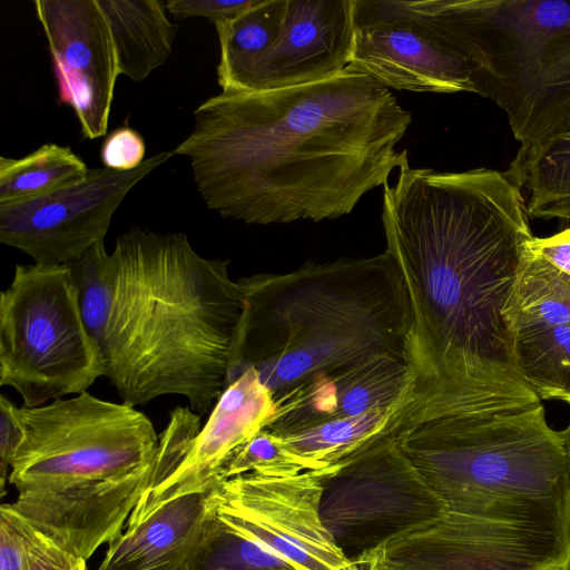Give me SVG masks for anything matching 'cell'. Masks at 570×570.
I'll use <instances>...</instances> for the list:
<instances>
[{
    "label": "cell",
    "mask_w": 570,
    "mask_h": 570,
    "mask_svg": "<svg viewBox=\"0 0 570 570\" xmlns=\"http://www.w3.org/2000/svg\"><path fill=\"white\" fill-rule=\"evenodd\" d=\"M275 413L272 392L255 368H247L226 386L174 470L145 489L126 529L174 499L213 490L235 454L273 421Z\"/></svg>",
    "instance_id": "obj_13"
},
{
    "label": "cell",
    "mask_w": 570,
    "mask_h": 570,
    "mask_svg": "<svg viewBox=\"0 0 570 570\" xmlns=\"http://www.w3.org/2000/svg\"><path fill=\"white\" fill-rule=\"evenodd\" d=\"M26 570H86V561L59 548L26 521Z\"/></svg>",
    "instance_id": "obj_27"
},
{
    "label": "cell",
    "mask_w": 570,
    "mask_h": 570,
    "mask_svg": "<svg viewBox=\"0 0 570 570\" xmlns=\"http://www.w3.org/2000/svg\"><path fill=\"white\" fill-rule=\"evenodd\" d=\"M215 519L214 489L174 499L110 541L97 570H185Z\"/></svg>",
    "instance_id": "obj_17"
},
{
    "label": "cell",
    "mask_w": 570,
    "mask_h": 570,
    "mask_svg": "<svg viewBox=\"0 0 570 570\" xmlns=\"http://www.w3.org/2000/svg\"><path fill=\"white\" fill-rule=\"evenodd\" d=\"M353 41L354 0H288L282 32L243 92L334 77L348 67Z\"/></svg>",
    "instance_id": "obj_15"
},
{
    "label": "cell",
    "mask_w": 570,
    "mask_h": 570,
    "mask_svg": "<svg viewBox=\"0 0 570 570\" xmlns=\"http://www.w3.org/2000/svg\"><path fill=\"white\" fill-rule=\"evenodd\" d=\"M288 0H256L237 17L215 24L219 40L217 81L223 92H243L255 67L276 43Z\"/></svg>",
    "instance_id": "obj_20"
},
{
    "label": "cell",
    "mask_w": 570,
    "mask_h": 570,
    "mask_svg": "<svg viewBox=\"0 0 570 570\" xmlns=\"http://www.w3.org/2000/svg\"><path fill=\"white\" fill-rule=\"evenodd\" d=\"M238 284L244 312L227 385L253 367L275 400L381 355L415 365L407 295L386 250L254 274Z\"/></svg>",
    "instance_id": "obj_4"
},
{
    "label": "cell",
    "mask_w": 570,
    "mask_h": 570,
    "mask_svg": "<svg viewBox=\"0 0 570 570\" xmlns=\"http://www.w3.org/2000/svg\"><path fill=\"white\" fill-rule=\"evenodd\" d=\"M396 1L479 68L521 146L570 121V1Z\"/></svg>",
    "instance_id": "obj_5"
},
{
    "label": "cell",
    "mask_w": 570,
    "mask_h": 570,
    "mask_svg": "<svg viewBox=\"0 0 570 570\" xmlns=\"http://www.w3.org/2000/svg\"><path fill=\"white\" fill-rule=\"evenodd\" d=\"M331 468L292 476L245 473L227 479L214 488L216 519L232 534L266 548L294 570H347L352 561L321 517Z\"/></svg>",
    "instance_id": "obj_9"
},
{
    "label": "cell",
    "mask_w": 570,
    "mask_h": 570,
    "mask_svg": "<svg viewBox=\"0 0 570 570\" xmlns=\"http://www.w3.org/2000/svg\"><path fill=\"white\" fill-rule=\"evenodd\" d=\"M444 512L394 433L332 466L324 481L321 517L351 561Z\"/></svg>",
    "instance_id": "obj_8"
},
{
    "label": "cell",
    "mask_w": 570,
    "mask_h": 570,
    "mask_svg": "<svg viewBox=\"0 0 570 570\" xmlns=\"http://www.w3.org/2000/svg\"><path fill=\"white\" fill-rule=\"evenodd\" d=\"M146 145L142 136L135 129L121 127L107 135L102 142L100 157L105 168L129 171L144 164Z\"/></svg>",
    "instance_id": "obj_26"
},
{
    "label": "cell",
    "mask_w": 570,
    "mask_h": 570,
    "mask_svg": "<svg viewBox=\"0 0 570 570\" xmlns=\"http://www.w3.org/2000/svg\"><path fill=\"white\" fill-rule=\"evenodd\" d=\"M229 261L199 255L183 233L131 228L71 265L104 376L124 403L180 395L206 414L227 386L244 312Z\"/></svg>",
    "instance_id": "obj_3"
},
{
    "label": "cell",
    "mask_w": 570,
    "mask_h": 570,
    "mask_svg": "<svg viewBox=\"0 0 570 570\" xmlns=\"http://www.w3.org/2000/svg\"><path fill=\"white\" fill-rule=\"evenodd\" d=\"M100 376L71 266L17 264L0 295V385L36 407L88 392Z\"/></svg>",
    "instance_id": "obj_6"
},
{
    "label": "cell",
    "mask_w": 570,
    "mask_h": 570,
    "mask_svg": "<svg viewBox=\"0 0 570 570\" xmlns=\"http://www.w3.org/2000/svg\"><path fill=\"white\" fill-rule=\"evenodd\" d=\"M558 400L564 401L570 404V374H569L566 387L562 391V393L559 395Z\"/></svg>",
    "instance_id": "obj_32"
},
{
    "label": "cell",
    "mask_w": 570,
    "mask_h": 570,
    "mask_svg": "<svg viewBox=\"0 0 570 570\" xmlns=\"http://www.w3.org/2000/svg\"><path fill=\"white\" fill-rule=\"evenodd\" d=\"M153 470L110 480L27 487L17 490L9 505L36 531L87 561L124 532Z\"/></svg>",
    "instance_id": "obj_14"
},
{
    "label": "cell",
    "mask_w": 570,
    "mask_h": 570,
    "mask_svg": "<svg viewBox=\"0 0 570 570\" xmlns=\"http://www.w3.org/2000/svg\"><path fill=\"white\" fill-rule=\"evenodd\" d=\"M89 171L68 146L45 144L21 158L0 157V205L36 199L82 180Z\"/></svg>",
    "instance_id": "obj_23"
},
{
    "label": "cell",
    "mask_w": 570,
    "mask_h": 570,
    "mask_svg": "<svg viewBox=\"0 0 570 570\" xmlns=\"http://www.w3.org/2000/svg\"><path fill=\"white\" fill-rule=\"evenodd\" d=\"M348 68L387 89L480 95L479 68L396 0H354Z\"/></svg>",
    "instance_id": "obj_11"
},
{
    "label": "cell",
    "mask_w": 570,
    "mask_h": 570,
    "mask_svg": "<svg viewBox=\"0 0 570 570\" xmlns=\"http://www.w3.org/2000/svg\"><path fill=\"white\" fill-rule=\"evenodd\" d=\"M382 222L407 295L422 381L463 413L540 403L519 373L504 316L533 237L509 174L405 166L384 187Z\"/></svg>",
    "instance_id": "obj_1"
},
{
    "label": "cell",
    "mask_w": 570,
    "mask_h": 570,
    "mask_svg": "<svg viewBox=\"0 0 570 570\" xmlns=\"http://www.w3.org/2000/svg\"><path fill=\"white\" fill-rule=\"evenodd\" d=\"M48 40L59 101L69 105L86 139L105 136L119 76L108 21L97 0H36Z\"/></svg>",
    "instance_id": "obj_12"
},
{
    "label": "cell",
    "mask_w": 570,
    "mask_h": 570,
    "mask_svg": "<svg viewBox=\"0 0 570 570\" xmlns=\"http://www.w3.org/2000/svg\"><path fill=\"white\" fill-rule=\"evenodd\" d=\"M309 470H314L312 465L281 436L263 429L235 454L223 473L222 482L245 473L279 478Z\"/></svg>",
    "instance_id": "obj_25"
},
{
    "label": "cell",
    "mask_w": 570,
    "mask_h": 570,
    "mask_svg": "<svg viewBox=\"0 0 570 570\" xmlns=\"http://www.w3.org/2000/svg\"><path fill=\"white\" fill-rule=\"evenodd\" d=\"M517 367L540 399L558 400L570 374V323L513 337Z\"/></svg>",
    "instance_id": "obj_24"
},
{
    "label": "cell",
    "mask_w": 570,
    "mask_h": 570,
    "mask_svg": "<svg viewBox=\"0 0 570 570\" xmlns=\"http://www.w3.org/2000/svg\"><path fill=\"white\" fill-rule=\"evenodd\" d=\"M347 570H364V569L361 568L360 566H357L356 563L352 562Z\"/></svg>",
    "instance_id": "obj_34"
},
{
    "label": "cell",
    "mask_w": 570,
    "mask_h": 570,
    "mask_svg": "<svg viewBox=\"0 0 570 570\" xmlns=\"http://www.w3.org/2000/svg\"><path fill=\"white\" fill-rule=\"evenodd\" d=\"M112 37L119 75L145 80L170 57L177 32L158 0H97Z\"/></svg>",
    "instance_id": "obj_18"
},
{
    "label": "cell",
    "mask_w": 570,
    "mask_h": 570,
    "mask_svg": "<svg viewBox=\"0 0 570 570\" xmlns=\"http://www.w3.org/2000/svg\"><path fill=\"white\" fill-rule=\"evenodd\" d=\"M18 406L0 395V497L6 493L10 466L21 439Z\"/></svg>",
    "instance_id": "obj_30"
},
{
    "label": "cell",
    "mask_w": 570,
    "mask_h": 570,
    "mask_svg": "<svg viewBox=\"0 0 570 570\" xmlns=\"http://www.w3.org/2000/svg\"><path fill=\"white\" fill-rule=\"evenodd\" d=\"M414 394L415 390L411 396L391 407L326 421L278 436L314 470L331 468L393 434Z\"/></svg>",
    "instance_id": "obj_21"
},
{
    "label": "cell",
    "mask_w": 570,
    "mask_h": 570,
    "mask_svg": "<svg viewBox=\"0 0 570 570\" xmlns=\"http://www.w3.org/2000/svg\"><path fill=\"white\" fill-rule=\"evenodd\" d=\"M173 156V150L158 153L129 171L89 168L82 180L60 190L0 205V242L27 254L35 264L71 266L105 243L127 194Z\"/></svg>",
    "instance_id": "obj_10"
},
{
    "label": "cell",
    "mask_w": 570,
    "mask_h": 570,
    "mask_svg": "<svg viewBox=\"0 0 570 570\" xmlns=\"http://www.w3.org/2000/svg\"><path fill=\"white\" fill-rule=\"evenodd\" d=\"M528 247L570 275V227L549 237L533 236L528 242Z\"/></svg>",
    "instance_id": "obj_31"
},
{
    "label": "cell",
    "mask_w": 570,
    "mask_h": 570,
    "mask_svg": "<svg viewBox=\"0 0 570 570\" xmlns=\"http://www.w3.org/2000/svg\"><path fill=\"white\" fill-rule=\"evenodd\" d=\"M255 2L256 0H167L164 3L166 10L179 19L202 17L216 24L237 17Z\"/></svg>",
    "instance_id": "obj_29"
},
{
    "label": "cell",
    "mask_w": 570,
    "mask_h": 570,
    "mask_svg": "<svg viewBox=\"0 0 570 570\" xmlns=\"http://www.w3.org/2000/svg\"><path fill=\"white\" fill-rule=\"evenodd\" d=\"M27 539L23 520L9 503L0 507V570H26Z\"/></svg>",
    "instance_id": "obj_28"
},
{
    "label": "cell",
    "mask_w": 570,
    "mask_h": 570,
    "mask_svg": "<svg viewBox=\"0 0 570 570\" xmlns=\"http://www.w3.org/2000/svg\"><path fill=\"white\" fill-rule=\"evenodd\" d=\"M411 121L387 88L347 67L313 83L213 96L173 153L188 157L198 194L224 218L321 222L409 166L397 144Z\"/></svg>",
    "instance_id": "obj_2"
},
{
    "label": "cell",
    "mask_w": 570,
    "mask_h": 570,
    "mask_svg": "<svg viewBox=\"0 0 570 570\" xmlns=\"http://www.w3.org/2000/svg\"><path fill=\"white\" fill-rule=\"evenodd\" d=\"M504 316L512 337L570 323V275L527 243Z\"/></svg>",
    "instance_id": "obj_22"
},
{
    "label": "cell",
    "mask_w": 570,
    "mask_h": 570,
    "mask_svg": "<svg viewBox=\"0 0 570 570\" xmlns=\"http://www.w3.org/2000/svg\"><path fill=\"white\" fill-rule=\"evenodd\" d=\"M417 370L404 358L381 355L333 375L313 379L275 399L265 428L284 435L326 421L386 409L411 396Z\"/></svg>",
    "instance_id": "obj_16"
},
{
    "label": "cell",
    "mask_w": 570,
    "mask_h": 570,
    "mask_svg": "<svg viewBox=\"0 0 570 570\" xmlns=\"http://www.w3.org/2000/svg\"><path fill=\"white\" fill-rule=\"evenodd\" d=\"M562 433H563L566 449H567V453H568V458H569V462H570V422H569L568 426L562 431Z\"/></svg>",
    "instance_id": "obj_33"
},
{
    "label": "cell",
    "mask_w": 570,
    "mask_h": 570,
    "mask_svg": "<svg viewBox=\"0 0 570 570\" xmlns=\"http://www.w3.org/2000/svg\"><path fill=\"white\" fill-rule=\"evenodd\" d=\"M21 439L9 483L17 490L52 483L110 480L154 466L159 436L127 403L89 392L18 409Z\"/></svg>",
    "instance_id": "obj_7"
},
{
    "label": "cell",
    "mask_w": 570,
    "mask_h": 570,
    "mask_svg": "<svg viewBox=\"0 0 570 570\" xmlns=\"http://www.w3.org/2000/svg\"><path fill=\"white\" fill-rule=\"evenodd\" d=\"M507 173L521 190L528 191L529 218L570 223V121L520 146Z\"/></svg>",
    "instance_id": "obj_19"
}]
</instances>
